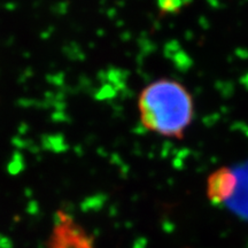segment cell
Wrapping results in <instances>:
<instances>
[{
	"label": "cell",
	"mask_w": 248,
	"mask_h": 248,
	"mask_svg": "<svg viewBox=\"0 0 248 248\" xmlns=\"http://www.w3.org/2000/svg\"><path fill=\"white\" fill-rule=\"evenodd\" d=\"M138 107L145 128L166 137L181 138L193 117L191 94L175 80L151 83L140 93Z\"/></svg>",
	"instance_id": "6da1fadb"
},
{
	"label": "cell",
	"mask_w": 248,
	"mask_h": 248,
	"mask_svg": "<svg viewBox=\"0 0 248 248\" xmlns=\"http://www.w3.org/2000/svg\"><path fill=\"white\" fill-rule=\"evenodd\" d=\"M208 194L214 202L248 217V162L214 172L208 181Z\"/></svg>",
	"instance_id": "7a4b0ae2"
},
{
	"label": "cell",
	"mask_w": 248,
	"mask_h": 248,
	"mask_svg": "<svg viewBox=\"0 0 248 248\" xmlns=\"http://www.w3.org/2000/svg\"><path fill=\"white\" fill-rule=\"evenodd\" d=\"M51 248H92L90 240L66 217L58 222L51 241Z\"/></svg>",
	"instance_id": "3957f363"
}]
</instances>
